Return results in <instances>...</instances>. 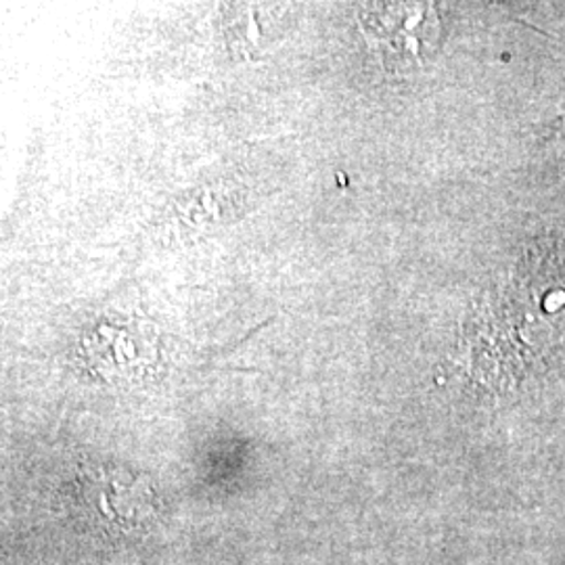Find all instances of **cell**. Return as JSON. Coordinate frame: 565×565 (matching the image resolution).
I'll return each mask as SVG.
<instances>
[{
    "mask_svg": "<svg viewBox=\"0 0 565 565\" xmlns=\"http://www.w3.org/2000/svg\"><path fill=\"white\" fill-rule=\"evenodd\" d=\"M565 331V247L541 249L518 268L471 319L467 354L476 364L541 354V340Z\"/></svg>",
    "mask_w": 565,
    "mask_h": 565,
    "instance_id": "obj_1",
    "label": "cell"
},
{
    "mask_svg": "<svg viewBox=\"0 0 565 565\" xmlns=\"http://www.w3.org/2000/svg\"><path fill=\"white\" fill-rule=\"evenodd\" d=\"M361 21L366 41L390 67L422 65L438 46L436 4H371Z\"/></svg>",
    "mask_w": 565,
    "mask_h": 565,
    "instance_id": "obj_2",
    "label": "cell"
}]
</instances>
